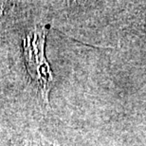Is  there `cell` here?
Wrapping results in <instances>:
<instances>
[{
    "mask_svg": "<svg viewBox=\"0 0 146 146\" xmlns=\"http://www.w3.org/2000/svg\"><path fill=\"white\" fill-rule=\"evenodd\" d=\"M48 30L45 26L30 29L22 37V52L27 71L37 86L41 98L48 104L54 76L46 58L45 46Z\"/></svg>",
    "mask_w": 146,
    "mask_h": 146,
    "instance_id": "obj_1",
    "label": "cell"
}]
</instances>
